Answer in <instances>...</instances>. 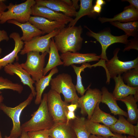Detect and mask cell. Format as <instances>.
Instances as JSON below:
<instances>
[{
    "instance_id": "7a4b0ae2",
    "label": "cell",
    "mask_w": 138,
    "mask_h": 138,
    "mask_svg": "<svg viewBox=\"0 0 138 138\" xmlns=\"http://www.w3.org/2000/svg\"><path fill=\"white\" fill-rule=\"evenodd\" d=\"M47 93H44L38 109L31 115L29 120L21 125L22 131L27 132L43 130L50 129L54 122L48 109Z\"/></svg>"
},
{
    "instance_id": "ffe728a7",
    "label": "cell",
    "mask_w": 138,
    "mask_h": 138,
    "mask_svg": "<svg viewBox=\"0 0 138 138\" xmlns=\"http://www.w3.org/2000/svg\"><path fill=\"white\" fill-rule=\"evenodd\" d=\"M113 79L115 82V86L112 94L117 100L129 95H134L138 93V87H132L125 84L121 75L114 77Z\"/></svg>"
},
{
    "instance_id": "8d00e7d4",
    "label": "cell",
    "mask_w": 138,
    "mask_h": 138,
    "mask_svg": "<svg viewBox=\"0 0 138 138\" xmlns=\"http://www.w3.org/2000/svg\"><path fill=\"white\" fill-rule=\"evenodd\" d=\"M9 39V38L7 32L4 30H1L0 29V42L4 40L8 41ZM2 49L0 48V54L2 52Z\"/></svg>"
},
{
    "instance_id": "1f68e13d",
    "label": "cell",
    "mask_w": 138,
    "mask_h": 138,
    "mask_svg": "<svg viewBox=\"0 0 138 138\" xmlns=\"http://www.w3.org/2000/svg\"><path fill=\"white\" fill-rule=\"evenodd\" d=\"M71 66L76 75L77 82L75 85L76 90L78 94H80L81 96H83L87 90V88L85 89L82 84L81 73L82 72L84 71V70L86 68H91V65L88 63H85L82 64V65L79 67L77 66L74 64L71 65Z\"/></svg>"
},
{
    "instance_id": "4316f807",
    "label": "cell",
    "mask_w": 138,
    "mask_h": 138,
    "mask_svg": "<svg viewBox=\"0 0 138 138\" xmlns=\"http://www.w3.org/2000/svg\"><path fill=\"white\" fill-rule=\"evenodd\" d=\"M58 51L53 38L51 40L49 53V59L46 66L44 68L43 76H45L49 71L53 68L58 66L63 65V63L61 61Z\"/></svg>"
},
{
    "instance_id": "83f0119b",
    "label": "cell",
    "mask_w": 138,
    "mask_h": 138,
    "mask_svg": "<svg viewBox=\"0 0 138 138\" xmlns=\"http://www.w3.org/2000/svg\"><path fill=\"white\" fill-rule=\"evenodd\" d=\"M119 100L124 102L127 107L128 115L127 121L132 124L137 123L138 121V109L133 95H129Z\"/></svg>"
},
{
    "instance_id": "ba28073f",
    "label": "cell",
    "mask_w": 138,
    "mask_h": 138,
    "mask_svg": "<svg viewBox=\"0 0 138 138\" xmlns=\"http://www.w3.org/2000/svg\"><path fill=\"white\" fill-rule=\"evenodd\" d=\"M85 27L88 30L86 34L88 36L93 37L100 44L101 47V53L100 55V60L103 63L108 59L106 55V50L110 45L116 43H120L127 44L129 41L128 36L126 34L115 36L112 34L108 31H104L98 33L95 32L86 26Z\"/></svg>"
},
{
    "instance_id": "f907efd6",
    "label": "cell",
    "mask_w": 138,
    "mask_h": 138,
    "mask_svg": "<svg viewBox=\"0 0 138 138\" xmlns=\"http://www.w3.org/2000/svg\"><path fill=\"white\" fill-rule=\"evenodd\" d=\"M1 94V93H0V103L3 102L4 99L3 96Z\"/></svg>"
},
{
    "instance_id": "5b68a950",
    "label": "cell",
    "mask_w": 138,
    "mask_h": 138,
    "mask_svg": "<svg viewBox=\"0 0 138 138\" xmlns=\"http://www.w3.org/2000/svg\"><path fill=\"white\" fill-rule=\"evenodd\" d=\"M119 50V48H116L113 52V57L105 62L104 69L106 72V83L107 84L109 83L110 78L113 79L129 70L138 67V57L133 60L122 61L119 60L117 56Z\"/></svg>"
},
{
    "instance_id": "2e32d148",
    "label": "cell",
    "mask_w": 138,
    "mask_h": 138,
    "mask_svg": "<svg viewBox=\"0 0 138 138\" xmlns=\"http://www.w3.org/2000/svg\"><path fill=\"white\" fill-rule=\"evenodd\" d=\"M36 4L46 7L55 11L62 13L72 17H75L77 12L73 6H70L63 0H36Z\"/></svg>"
},
{
    "instance_id": "9f6ffc18",
    "label": "cell",
    "mask_w": 138,
    "mask_h": 138,
    "mask_svg": "<svg viewBox=\"0 0 138 138\" xmlns=\"http://www.w3.org/2000/svg\"><path fill=\"white\" fill-rule=\"evenodd\" d=\"M49 138H50V137H49Z\"/></svg>"
},
{
    "instance_id": "c3c4849f",
    "label": "cell",
    "mask_w": 138,
    "mask_h": 138,
    "mask_svg": "<svg viewBox=\"0 0 138 138\" xmlns=\"http://www.w3.org/2000/svg\"><path fill=\"white\" fill-rule=\"evenodd\" d=\"M66 4L70 6H72V1L70 0H63Z\"/></svg>"
},
{
    "instance_id": "e575fe53",
    "label": "cell",
    "mask_w": 138,
    "mask_h": 138,
    "mask_svg": "<svg viewBox=\"0 0 138 138\" xmlns=\"http://www.w3.org/2000/svg\"><path fill=\"white\" fill-rule=\"evenodd\" d=\"M29 138H49V130H43L27 132Z\"/></svg>"
},
{
    "instance_id": "d6986e66",
    "label": "cell",
    "mask_w": 138,
    "mask_h": 138,
    "mask_svg": "<svg viewBox=\"0 0 138 138\" xmlns=\"http://www.w3.org/2000/svg\"><path fill=\"white\" fill-rule=\"evenodd\" d=\"M49 132L50 138H77L70 121L55 122Z\"/></svg>"
},
{
    "instance_id": "5bb4252c",
    "label": "cell",
    "mask_w": 138,
    "mask_h": 138,
    "mask_svg": "<svg viewBox=\"0 0 138 138\" xmlns=\"http://www.w3.org/2000/svg\"><path fill=\"white\" fill-rule=\"evenodd\" d=\"M64 66H68L75 64H81L92 61H99L100 55L94 53H81L78 52H68L60 55Z\"/></svg>"
},
{
    "instance_id": "44dd1931",
    "label": "cell",
    "mask_w": 138,
    "mask_h": 138,
    "mask_svg": "<svg viewBox=\"0 0 138 138\" xmlns=\"http://www.w3.org/2000/svg\"><path fill=\"white\" fill-rule=\"evenodd\" d=\"M101 102L104 103L108 106L111 113L114 115H122L128 118V115L126 112L121 109L118 106L117 100L114 98L112 93L109 92L105 87H102Z\"/></svg>"
},
{
    "instance_id": "d4e9b609",
    "label": "cell",
    "mask_w": 138,
    "mask_h": 138,
    "mask_svg": "<svg viewBox=\"0 0 138 138\" xmlns=\"http://www.w3.org/2000/svg\"><path fill=\"white\" fill-rule=\"evenodd\" d=\"M100 102H98L94 109L90 120L95 123H102L109 127L117 121L115 117L101 110L99 107Z\"/></svg>"
},
{
    "instance_id": "816d5d0a",
    "label": "cell",
    "mask_w": 138,
    "mask_h": 138,
    "mask_svg": "<svg viewBox=\"0 0 138 138\" xmlns=\"http://www.w3.org/2000/svg\"><path fill=\"white\" fill-rule=\"evenodd\" d=\"M127 138H136V137H135L134 136L129 135L128 136V137H127Z\"/></svg>"
},
{
    "instance_id": "7c38bea8",
    "label": "cell",
    "mask_w": 138,
    "mask_h": 138,
    "mask_svg": "<svg viewBox=\"0 0 138 138\" xmlns=\"http://www.w3.org/2000/svg\"><path fill=\"white\" fill-rule=\"evenodd\" d=\"M31 15L42 17L48 19L63 23L65 25L73 19L61 13L54 11L46 7L35 4L31 7Z\"/></svg>"
},
{
    "instance_id": "e0dca14e",
    "label": "cell",
    "mask_w": 138,
    "mask_h": 138,
    "mask_svg": "<svg viewBox=\"0 0 138 138\" xmlns=\"http://www.w3.org/2000/svg\"><path fill=\"white\" fill-rule=\"evenodd\" d=\"M9 37L14 41V48L10 53L0 59V70L7 65L13 63L15 60L16 61L19 60L18 54L21 51L24 45V42L21 40L18 33L13 32L10 34Z\"/></svg>"
},
{
    "instance_id": "277c9868",
    "label": "cell",
    "mask_w": 138,
    "mask_h": 138,
    "mask_svg": "<svg viewBox=\"0 0 138 138\" xmlns=\"http://www.w3.org/2000/svg\"><path fill=\"white\" fill-rule=\"evenodd\" d=\"M36 4L34 0H27L18 4L9 3L7 6L8 10L4 12L1 17L0 24H3L10 20L21 23L28 21L31 15V7Z\"/></svg>"
},
{
    "instance_id": "3957f363",
    "label": "cell",
    "mask_w": 138,
    "mask_h": 138,
    "mask_svg": "<svg viewBox=\"0 0 138 138\" xmlns=\"http://www.w3.org/2000/svg\"><path fill=\"white\" fill-rule=\"evenodd\" d=\"M50 84L51 89L63 95L66 102L78 104L79 97L70 74L65 73L59 74L51 79Z\"/></svg>"
},
{
    "instance_id": "74e56055",
    "label": "cell",
    "mask_w": 138,
    "mask_h": 138,
    "mask_svg": "<svg viewBox=\"0 0 138 138\" xmlns=\"http://www.w3.org/2000/svg\"><path fill=\"white\" fill-rule=\"evenodd\" d=\"M66 119V123L68 124L70 121L74 120L76 119L77 116L75 115L74 112L68 110L65 114Z\"/></svg>"
},
{
    "instance_id": "681fc988",
    "label": "cell",
    "mask_w": 138,
    "mask_h": 138,
    "mask_svg": "<svg viewBox=\"0 0 138 138\" xmlns=\"http://www.w3.org/2000/svg\"><path fill=\"white\" fill-rule=\"evenodd\" d=\"M89 138H104V137L99 135H96L90 134L89 136Z\"/></svg>"
},
{
    "instance_id": "603a6c76",
    "label": "cell",
    "mask_w": 138,
    "mask_h": 138,
    "mask_svg": "<svg viewBox=\"0 0 138 138\" xmlns=\"http://www.w3.org/2000/svg\"><path fill=\"white\" fill-rule=\"evenodd\" d=\"M58 72L57 67H55L51 70L48 75L43 76L38 80L35 83L36 95L34 100L36 105L40 104L42 100V95L44 90L49 85L53 76L57 73Z\"/></svg>"
},
{
    "instance_id": "8fae6325",
    "label": "cell",
    "mask_w": 138,
    "mask_h": 138,
    "mask_svg": "<svg viewBox=\"0 0 138 138\" xmlns=\"http://www.w3.org/2000/svg\"><path fill=\"white\" fill-rule=\"evenodd\" d=\"M90 85L87 87L85 94L79 97L78 101L80 113L83 115H87L89 120L97 103L101 102L102 96L101 91L97 88H90Z\"/></svg>"
},
{
    "instance_id": "f1b7e54d",
    "label": "cell",
    "mask_w": 138,
    "mask_h": 138,
    "mask_svg": "<svg viewBox=\"0 0 138 138\" xmlns=\"http://www.w3.org/2000/svg\"><path fill=\"white\" fill-rule=\"evenodd\" d=\"M93 1L92 0H80L79 10L77 12L75 18L69 23L68 26H75L78 21L83 16L95 15V13L93 12Z\"/></svg>"
},
{
    "instance_id": "4dcf8cb0",
    "label": "cell",
    "mask_w": 138,
    "mask_h": 138,
    "mask_svg": "<svg viewBox=\"0 0 138 138\" xmlns=\"http://www.w3.org/2000/svg\"><path fill=\"white\" fill-rule=\"evenodd\" d=\"M85 118L84 117L77 116L70 123L75 134L77 138H89L90 134L86 130L85 126Z\"/></svg>"
},
{
    "instance_id": "60d3db41",
    "label": "cell",
    "mask_w": 138,
    "mask_h": 138,
    "mask_svg": "<svg viewBox=\"0 0 138 138\" xmlns=\"http://www.w3.org/2000/svg\"><path fill=\"white\" fill-rule=\"evenodd\" d=\"M122 1L128 2L130 4V5L133 6L136 9L138 10V0H123Z\"/></svg>"
},
{
    "instance_id": "836d02e7",
    "label": "cell",
    "mask_w": 138,
    "mask_h": 138,
    "mask_svg": "<svg viewBox=\"0 0 138 138\" xmlns=\"http://www.w3.org/2000/svg\"><path fill=\"white\" fill-rule=\"evenodd\" d=\"M4 89H10L21 94L24 90L23 86L21 84L13 82L7 78L0 76V93L1 90Z\"/></svg>"
},
{
    "instance_id": "bcb514c9",
    "label": "cell",
    "mask_w": 138,
    "mask_h": 138,
    "mask_svg": "<svg viewBox=\"0 0 138 138\" xmlns=\"http://www.w3.org/2000/svg\"><path fill=\"white\" fill-rule=\"evenodd\" d=\"M20 137V138H29L27 132L25 131H22Z\"/></svg>"
},
{
    "instance_id": "f6af8a7d",
    "label": "cell",
    "mask_w": 138,
    "mask_h": 138,
    "mask_svg": "<svg viewBox=\"0 0 138 138\" xmlns=\"http://www.w3.org/2000/svg\"><path fill=\"white\" fill-rule=\"evenodd\" d=\"M134 136L136 138H138V121L136 125L134 126Z\"/></svg>"
},
{
    "instance_id": "ee69618b",
    "label": "cell",
    "mask_w": 138,
    "mask_h": 138,
    "mask_svg": "<svg viewBox=\"0 0 138 138\" xmlns=\"http://www.w3.org/2000/svg\"><path fill=\"white\" fill-rule=\"evenodd\" d=\"M79 0H72V6L76 10L79 8V6L78 4V2Z\"/></svg>"
},
{
    "instance_id": "7402d4cb",
    "label": "cell",
    "mask_w": 138,
    "mask_h": 138,
    "mask_svg": "<svg viewBox=\"0 0 138 138\" xmlns=\"http://www.w3.org/2000/svg\"><path fill=\"white\" fill-rule=\"evenodd\" d=\"M7 22L15 25L21 28L22 32V35L21 38L24 42L29 41L35 37L44 34L42 31L29 21L21 23L14 20H8Z\"/></svg>"
},
{
    "instance_id": "484cf974",
    "label": "cell",
    "mask_w": 138,
    "mask_h": 138,
    "mask_svg": "<svg viewBox=\"0 0 138 138\" xmlns=\"http://www.w3.org/2000/svg\"><path fill=\"white\" fill-rule=\"evenodd\" d=\"M119 119L113 124L109 127L112 132L118 134H126L134 136V126L122 115H119Z\"/></svg>"
},
{
    "instance_id": "ac0fdd59",
    "label": "cell",
    "mask_w": 138,
    "mask_h": 138,
    "mask_svg": "<svg viewBox=\"0 0 138 138\" xmlns=\"http://www.w3.org/2000/svg\"><path fill=\"white\" fill-rule=\"evenodd\" d=\"M138 19V10L129 5L125 7L123 11L114 16L112 18L100 17L99 20L103 23L107 22L118 21L124 23L137 21Z\"/></svg>"
},
{
    "instance_id": "7bdbcfd3",
    "label": "cell",
    "mask_w": 138,
    "mask_h": 138,
    "mask_svg": "<svg viewBox=\"0 0 138 138\" xmlns=\"http://www.w3.org/2000/svg\"><path fill=\"white\" fill-rule=\"evenodd\" d=\"M114 134L116 135L115 136L103 137L104 138H127V137L126 136H123L121 134H118L115 133H114Z\"/></svg>"
},
{
    "instance_id": "f35d334b",
    "label": "cell",
    "mask_w": 138,
    "mask_h": 138,
    "mask_svg": "<svg viewBox=\"0 0 138 138\" xmlns=\"http://www.w3.org/2000/svg\"><path fill=\"white\" fill-rule=\"evenodd\" d=\"M5 1L0 0V19L3 13L7 9V6L4 3Z\"/></svg>"
},
{
    "instance_id": "cb8c5ba5",
    "label": "cell",
    "mask_w": 138,
    "mask_h": 138,
    "mask_svg": "<svg viewBox=\"0 0 138 138\" xmlns=\"http://www.w3.org/2000/svg\"><path fill=\"white\" fill-rule=\"evenodd\" d=\"M85 128L90 134L99 135L104 137L115 136L116 135L110 131L108 127L99 123H95L87 119L85 120Z\"/></svg>"
},
{
    "instance_id": "db71d44e",
    "label": "cell",
    "mask_w": 138,
    "mask_h": 138,
    "mask_svg": "<svg viewBox=\"0 0 138 138\" xmlns=\"http://www.w3.org/2000/svg\"><path fill=\"white\" fill-rule=\"evenodd\" d=\"M0 138H3L2 136V133L1 131H0Z\"/></svg>"
},
{
    "instance_id": "30bf717a",
    "label": "cell",
    "mask_w": 138,
    "mask_h": 138,
    "mask_svg": "<svg viewBox=\"0 0 138 138\" xmlns=\"http://www.w3.org/2000/svg\"><path fill=\"white\" fill-rule=\"evenodd\" d=\"M61 29H56L44 36H37L29 41L24 42V47L20 52V54L24 55L32 51L49 53L51 39L60 32Z\"/></svg>"
},
{
    "instance_id": "11a10c76",
    "label": "cell",
    "mask_w": 138,
    "mask_h": 138,
    "mask_svg": "<svg viewBox=\"0 0 138 138\" xmlns=\"http://www.w3.org/2000/svg\"><path fill=\"white\" fill-rule=\"evenodd\" d=\"M18 138H20V137H18Z\"/></svg>"
},
{
    "instance_id": "4fadbf2b",
    "label": "cell",
    "mask_w": 138,
    "mask_h": 138,
    "mask_svg": "<svg viewBox=\"0 0 138 138\" xmlns=\"http://www.w3.org/2000/svg\"><path fill=\"white\" fill-rule=\"evenodd\" d=\"M4 70L6 74L12 76L15 74L18 76L24 85H27L29 87L33 97H35L36 92L33 86L35 82L32 79L30 75L22 67L20 64L16 62L8 64L4 67Z\"/></svg>"
},
{
    "instance_id": "9a60e30c",
    "label": "cell",
    "mask_w": 138,
    "mask_h": 138,
    "mask_svg": "<svg viewBox=\"0 0 138 138\" xmlns=\"http://www.w3.org/2000/svg\"><path fill=\"white\" fill-rule=\"evenodd\" d=\"M28 21L44 34L49 33L55 30L61 29L65 27V24L63 23L38 16H31Z\"/></svg>"
},
{
    "instance_id": "ab89813d",
    "label": "cell",
    "mask_w": 138,
    "mask_h": 138,
    "mask_svg": "<svg viewBox=\"0 0 138 138\" xmlns=\"http://www.w3.org/2000/svg\"><path fill=\"white\" fill-rule=\"evenodd\" d=\"M67 107L68 111L74 112L78 108V105L77 104L71 103L67 106Z\"/></svg>"
},
{
    "instance_id": "d590c367",
    "label": "cell",
    "mask_w": 138,
    "mask_h": 138,
    "mask_svg": "<svg viewBox=\"0 0 138 138\" xmlns=\"http://www.w3.org/2000/svg\"><path fill=\"white\" fill-rule=\"evenodd\" d=\"M134 49L138 50V37H135L132 40H129L128 43L126 45L123 51H129L131 49Z\"/></svg>"
},
{
    "instance_id": "52a82bcc",
    "label": "cell",
    "mask_w": 138,
    "mask_h": 138,
    "mask_svg": "<svg viewBox=\"0 0 138 138\" xmlns=\"http://www.w3.org/2000/svg\"><path fill=\"white\" fill-rule=\"evenodd\" d=\"M48 53L45 52L40 54L36 51L29 52L27 54L25 62L20 64L35 82L38 80L43 76L45 57Z\"/></svg>"
},
{
    "instance_id": "9c48e42d",
    "label": "cell",
    "mask_w": 138,
    "mask_h": 138,
    "mask_svg": "<svg viewBox=\"0 0 138 138\" xmlns=\"http://www.w3.org/2000/svg\"><path fill=\"white\" fill-rule=\"evenodd\" d=\"M47 106L49 113L54 123L66 122L65 114L68 103L63 101L59 94L50 89L47 93Z\"/></svg>"
},
{
    "instance_id": "b9f144b4",
    "label": "cell",
    "mask_w": 138,
    "mask_h": 138,
    "mask_svg": "<svg viewBox=\"0 0 138 138\" xmlns=\"http://www.w3.org/2000/svg\"><path fill=\"white\" fill-rule=\"evenodd\" d=\"M102 9V6L95 4L93 6V12L95 13L99 14L101 12Z\"/></svg>"
},
{
    "instance_id": "d6a6232c",
    "label": "cell",
    "mask_w": 138,
    "mask_h": 138,
    "mask_svg": "<svg viewBox=\"0 0 138 138\" xmlns=\"http://www.w3.org/2000/svg\"><path fill=\"white\" fill-rule=\"evenodd\" d=\"M123 80L130 87H138V67L129 70L122 74Z\"/></svg>"
},
{
    "instance_id": "6da1fadb",
    "label": "cell",
    "mask_w": 138,
    "mask_h": 138,
    "mask_svg": "<svg viewBox=\"0 0 138 138\" xmlns=\"http://www.w3.org/2000/svg\"><path fill=\"white\" fill-rule=\"evenodd\" d=\"M83 29L78 26H68L61 29L53 38L56 46L61 53L77 52L81 49L83 40Z\"/></svg>"
},
{
    "instance_id": "7dc6e473",
    "label": "cell",
    "mask_w": 138,
    "mask_h": 138,
    "mask_svg": "<svg viewBox=\"0 0 138 138\" xmlns=\"http://www.w3.org/2000/svg\"><path fill=\"white\" fill-rule=\"evenodd\" d=\"M105 3V1L103 0H97L96 3V4L101 6Z\"/></svg>"
},
{
    "instance_id": "f546056e",
    "label": "cell",
    "mask_w": 138,
    "mask_h": 138,
    "mask_svg": "<svg viewBox=\"0 0 138 138\" xmlns=\"http://www.w3.org/2000/svg\"><path fill=\"white\" fill-rule=\"evenodd\" d=\"M112 25L123 30L129 37H138V22L137 21L122 23L118 21L110 22Z\"/></svg>"
},
{
    "instance_id": "f5cc1de1",
    "label": "cell",
    "mask_w": 138,
    "mask_h": 138,
    "mask_svg": "<svg viewBox=\"0 0 138 138\" xmlns=\"http://www.w3.org/2000/svg\"><path fill=\"white\" fill-rule=\"evenodd\" d=\"M3 138H12L10 137L9 136H5Z\"/></svg>"
},
{
    "instance_id": "8992f818",
    "label": "cell",
    "mask_w": 138,
    "mask_h": 138,
    "mask_svg": "<svg viewBox=\"0 0 138 138\" xmlns=\"http://www.w3.org/2000/svg\"><path fill=\"white\" fill-rule=\"evenodd\" d=\"M33 97L31 93L26 99L14 107L7 106L2 102L0 103V110L12 121L13 126L9 135L11 137L18 138L20 136L22 132L20 121L21 114L23 110L30 104Z\"/></svg>"
}]
</instances>
